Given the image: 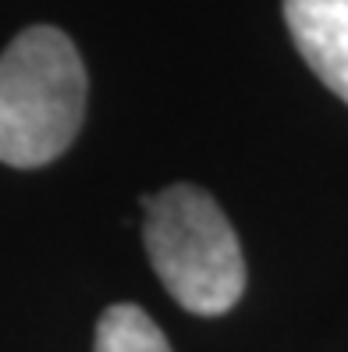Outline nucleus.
Returning <instances> with one entry per match:
<instances>
[{"label":"nucleus","instance_id":"1","mask_svg":"<svg viewBox=\"0 0 348 352\" xmlns=\"http://www.w3.org/2000/svg\"><path fill=\"white\" fill-rule=\"evenodd\" d=\"M86 65L54 25L18 32L0 54V164L43 168L65 153L86 118Z\"/></svg>","mask_w":348,"mask_h":352},{"label":"nucleus","instance_id":"2","mask_svg":"<svg viewBox=\"0 0 348 352\" xmlns=\"http://www.w3.org/2000/svg\"><path fill=\"white\" fill-rule=\"evenodd\" d=\"M142 239L171 299L196 317H220L245 292V260L231 221L199 185H167L142 199Z\"/></svg>","mask_w":348,"mask_h":352},{"label":"nucleus","instance_id":"3","mask_svg":"<svg viewBox=\"0 0 348 352\" xmlns=\"http://www.w3.org/2000/svg\"><path fill=\"white\" fill-rule=\"evenodd\" d=\"M284 22L305 65L348 103V0H284Z\"/></svg>","mask_w":348,"mask_h":352},{"label":"nucleus","instance_id":"4","mask_svg":"<svg viewBox=\"0 0 348 352\" xmlns=\"http://www.w3.org/2000/svg\"><path fill=\"white\" fill-rule=\"evenodd\" d=\"M93 352H174V349L142 306L114 302L96 320Z\"/></svg>","mask_w":348,"mask_h":352}]
</instances>
